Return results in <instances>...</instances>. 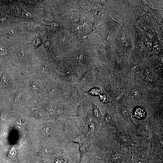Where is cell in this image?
I'll return each instance as SVG.
<instances>
[{"mask_svg": "<svg viewBox=\"0 0 163 163\" xmlns=\"http://www.w3.org/2000/svg\"><path fill=\"white\" fill-rule=\"evenodd\" d=\"M92 107V115L98 123H100L103 115L101 114L99 108L97 105L92 102L91 103Z\"/></svg>", "mask_w": 163, "mask_h": 163, "instance_id": "cell-8", "label": "cell"}, {"mask_svg": "<svg viewBox=\"0 0 163 163\" xmlns=\"http://www.w3.org/2000/svg\"><path fill=\"white\" fill-rule=\"evenodd\" d=\"M19 54L22 60H28V55L25 51L23 50H21L19 52Z\"/></svg>", "mask_w": 163, "mask_h": 163, "instance_id": "cell-13", "label": "cell"}, {"mask_svg": "<svg viewBox=\"0 0 163 163\" xmlns=\"http://www.w3.org/2000/svg\"><path fill=\"white\" fill-rule=\"evenodd\" d=\"M89 93L92 96H98L100 94V91L98 88H96L90 90Z\"/></svg>", "mask_w": 163, "mask_h": 163, "instance_id": "cell-12", "label": "cell"}, {"mask_svg": "<svg viewBox=\"0 0 163 163\" xmlns=\"http://www.w3.org/2000/svg\"><path fill=\"white\" fill-rule=\"evenodd\" d=\"M132 114L134 118L139 120H143L146 118L147 113L144 108L138 107L133 110Z\"/></svg>", "mask_w": 163, "mask_h": 163, "instance_id": "cell-7", "label": "cell"}, {"mask_svg": "<svg viewBox=\"0 0 163 163\" xmlns=\"http://www.w3.org/2000/svg\"><path fill=\"white\" fill-rule=\"evenodd\" d=\"M7 49L4 46H0V55H4L7 53Z\"/></svg>", "mask_w": 163, "mask_h": 163, "instance_id": "cell-15", "label": "cell"}, {"mask_svg": "<svg viewBox=\"0 0 163 163\" xmlns=\"http://www.w3.org/2000/svg\"><path fill=\"white\" fill-rule=\"evenodd\" d=\"M64 140L66 142L76 143L79 145V163L82 161L84 156L88 153L93 141L87 139L82 133L81 127L77 125H64Z\"/></svg>", "mask_w": 163, "mask_h": 163, "instance_id": "cell-1", "label": "cell"}, {"mask_svg": "<svg viewBox=\"0 0 163 163\" xmlns=\"http://www.w3.org/2000/svg\"><path fill=\"white\" fill-rule=\"evenodd\" d=\"M69 160L67 158L60 155L54 159V163H68Z\"/></svg>", "mask_w": 163, "mask_h": 163, "instance_id": "cell-10", "label": "cell"}, {"mask_svg": "<svg viewBox=\"0 0 163 163\" xmlns=\"http://www.w3.org/2000/svg\"><path fill=\"white\" fill-rule=\"evenodd\" d=\"M112 105L115 113L120 115L130 125L135 123L131 117L132 107L127 101H117Z\"/></svg>", "mask_w": 163, "mask_h": 163, "instance_id": "cell-2", "label": "cell"}, {"mask_svg": "<svg viewBox=\"0 0 163 163\" xmlns=\"http://www.w3.org/2000/svg\"><path fill=\"white\" fill-rule=\"evenodd\" d=\"M25 16L27 18H30L31 17V13H28V12L26 13L25 14Z\"/></svg>", "mask_w": 163, "mask_h": 163, "instance_id": "cell-16", "label": "cell"}, {"mask_svg": "<svg viewBox=\"0 0 163 163\" xmlns=\"http://www.w3.org/2000/svg\"><path fill=\"white\" fill-rule=\"evenodd\" d=\"M107 108L108 105L107 106L105 114L103 116L101 121L102 128H103L107 127H112L115 128L116 130H118L116 123L114 119V115L115 114V112H114L112 113H109L107 111Z\"/></svg>", "mask_w": 163, "mask_h": 163, "instance_id": "cell-6", "label": "cell"}, {"mask_svg": "<svg viewBox=\"0 0 163 163\" xmlns=\"http://www.w3.org/2000/svg\"><path fill=\"white\" fill-rule=\"evenodd\" d=\"M109 135L112 136L117 144L127 147L129 152L130 148L132 147V144H137L134 142L131 136L127 134L124 130L121 131L118 130L110 132Z\"/></svg>", "mask_w": 163, "mask_h": 163, "instance_id": "cell-4", "label": "cell"}, {"mask_svg": "<svg viewBox=\"0 0 163 163\" xmlns=\"http://www.w3.org/2000/svg\"><path fill=\"white\" fill-rule=\"evenodd\" d=\"M99 97L100 99L103 103H108L109 102V100L106 95L104 94H100Z\"/></svg>", "mask_w": 163, "mask_h": 163, "instance_id": "cell-14", "label": "cell"}, {"mask_svg": "<svg viewBox=\"0 0 163 163\" xmlns=\"http://www.w3.org/2000/svg\"><path fill=\"white\" fill-rule=\"evenodd\" d=\"M43 132L44 136L47 138H50L52 137L53 134L52 129L50 127L46 126L43 129Z\"/></svg>", "mask_w": 163, "mask_h": 163, "instance_id": "cell-9", "label": "cell"}, {"mask_svg": "<svg viewBox=\"0 0 163 163\" xmlns=\"http://www.w3.org/2000/svg\"><path fill=\"white\" fill-rule=\"evenodd\" d=\"M146 124V122L142 121L139 124H136L134 123L129 125L127 129L137 136L149 138V131L147 129Z\"/></svg>", "mask_w": 163, "mask_h": 163, "instance_id": "cell-5", "label": "cell"}, {"mask_svg": "<svg viewBox=\"0 0 163 163\" xmlns=\"http://www.w3.org/2000/svg\"><path fill=\"white\" fill-rule=\"evenodd\" d=\"M81 125L80 127L85 137L90 140H93L99 128L100 124L96 122L93 115H88L84 124Z\"/></svg>", "mask_w": 163, "mask_h": 163, "instance_id": "cell-3", "label": "cell"}, {"mask_svg": "<svg viewBox=\"0 0 163 163\" xmlns=\"http://www.w3.org/2000/svg\"><path fill=\"white\" fill-rule=\"evenodd\" d=\"M1 81L2 83L5 86H7L9 84V81L8 77L5 74H2L1 77Z\"/></svg>", "mask_w": 163, "mask_h": 163, "instance_id": "cell-11", "label": "cell"}]
</instances>
